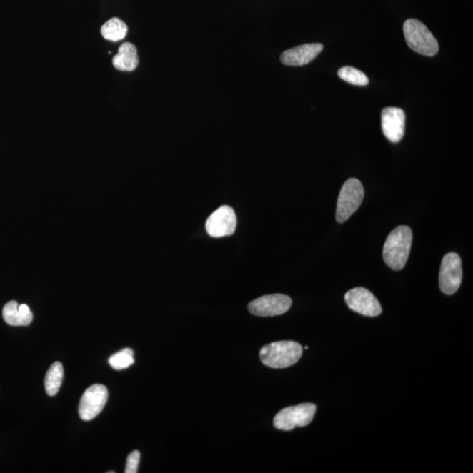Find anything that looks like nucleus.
I'll use <instances>...</instances> for the list:
<instances>
[{"mask_svg": "<svg viewBox=\"0 0 473 473\" xmlns=\"http://www.w3.org/2000/svg\"><path fill=\"white\" fill-rule=\"evenodd\" d=\"M413 234L408 226H402L391 231L383 248V259L390 269L402 270L408 262Z\"/></svg>", "mask_w": 473, "mask_h": 473, "instance_id": "nucleus-1", "label": "nucleus"}, {"mask_svg": "<svg viewBox=\"0 0 473 473\" xmlns=\"http://www.w3.org/2000/svg\"><path fill=\"white\" fill-rule=\"evenodd\" d=\"M302 354V347L294 341H279L262 348L259 358L265 366L282 369L293 366L299 362Z\"/></svg>", "mask_w": 473, "mask_h": 473, "instance_id": "nucleus-2", "label": "nucleus"}, {"mask_svg": "<svg viewBox=\"0 0 473 473\" xmlns=\"http://www.w3.org/2000/svg\"><path fill=\"white\" fill-rule=\"evenodd\" d=\"M407 44L414 52L426 56H436L439 45L435 36L424 23L418 19H409L403 25Z\"/></svg>", "mask_w": 473, "mask_h": 473, "instance_id": "nucleus-3", "label": "nucleus"}, {"mask_svg": "<svg viewBox=\"0 0 473 473\" xmlns=\"http://www.w3.org/2000/svg\"><path fill=\"white\" fill-rule=\"evenodd\" d=\"M364 199V188L362 182L351 178L344 182L337 199L336 220L346 222L359 209Z\"/></svg>", "mask_w": 473, "mask_h": 473, "instance_id": "nucleus-4", "label": "nucleus"}, {"mask_svg": "<svg viewBox=\"0 0 473 473\" xmlns=\"http://www.w3.org/2000/svg\"><path fill=\"white\" fill-rule=\"evenodd\" d=\"M316 410L317 406L313 403H302L297 406L288 407L275 416L274 427L285 432L296 427H305L312 422Z\"/></svg>", "mask_w": 473, "mask_h": 473, "instance_id": "nucleus-5", "label": "nucleus"}, {"mask_svg": "<svg viewBox=\"0 0 473 473\" xmlns=\"http://www.w3.org/2000/svg\"><path fill=\"white\" fill-rule=\"evenodd\" d=\"M463 271L460 256L456 253L446 254L442 261L439 274L441 292L453 294L459 290L462 282Z\"/></svg>", "mask_w": 473, "mask_h": 473, "instance_id": "nucleus-6", "label": "nucleus"}, {"mask_svg": "<svg viewBox=\"0 0 473 473\" xmlns=\"http://www.w3.org/2000/svg\"><path fill=\"white\" fill-rule=\"evenodd\" d=\"M108 400V390L104 385L95 384L84 392L79 403V416L84 421H91L102 412Z\"/></svg>", "mask_w": 473, "mask_h": 473, "instance_id": "nucleus-7", "label": "nucleus"}, {"mask_svg": "<svg viewBox=\"0 0 473 473\" xmlns=\"http://www.w3.org/2000/svg\"><path fill=\"white\" fill-rule=\"evenodd\" d=\"M292 300L282 294H267L251 302L248 305L250 313L259 317L282 315L292 307Z\"/></svg>", "mask_w": 473, "mask_h": 473, "instance_id": "nucleus-8", "label": "nucleus"}, {"mask_svg": "<svg viewBox=\"0 0 473 473\" xmlns=\"http://www.w3.org/2000/svg\"><path fill=\"white\" fill-rule=\"evenodd\" d=\"M348 307L360 315L377 317L381 315L382 308L374 294L364 288H355L344 296Z\"/></svg>", "mask_w": 473, "mask_h": 473, "instance_id": "nucleus-9", "label": "nucleus"}, {"mask_svg": "<svg viewBox=\"0 0 473 473\" xmlns=\"http://www.w3.org/2000/svg\"><path fill=\"white\" fill-rule=\"evenodd\" d=\"M206 231L213 238H222L234 234L236 227V216L234 209L222 206L213 212L206 221Z\"/></svg>", "mask_w": 473, "mask_h": 473, "instance_id": "nucleus-10", "label": "nucleus"}, {"mask_svg": "<svg viewBox=\"0 0 473 473\" xmlns=\"http://www.w3.org/2000/svg\"><path fill=\"white\" fill-rule=\"evenodd\" d=\"M406 115L397 107H387L382 112V128L384 135L393 143L402 141L405 134Z\"/></svg>", "mask_w": 473, "mask_h": 473, "instance_id": "nucleus-11", "label": "nucleus"}, {"mask_svg": "<svg viewBox=\"0 0 473 473\" xmlns=\"http://www.w3.org/2000/svg\"><path fill=\"white\" fill-rule=\"evenodd\" d=\"M324 45L321 44H304L296 48L286 50L281 56L283 64L288 66H302L312 61L323 51Z\"/></svg>", "mask_w": 473, "mask_h": 473, "instance_id": "nucleus-12", "label": "nucleus"}, {"mask_svg": "<svg viewBox=\"0 0 473 473\" xmlns=\"http://www.w3.org/2000/svg\"><path fill=\"white\" fill-rule=\"evenodd\" d=\"M3 317L11 327H26L32 323L33 313L28 305H19L17 302L11 301L3 309Z\"/></svg>", "mask_w": 473, "mask_h": 473, "instance_id": "nucleus-13", "label": "nucleus"}, {"mask_svg": "<svg viewBox=\"0 0 473 473\" xmlns=\"http://www.w3.org/2000/svg\"><path fill=\"white\" fill-rule=\"evenodd\" d=\"M114 68L120 71H134L139 65L136 46L125 42L119 46V53L112 59Z\"/></svg>", "mask_w": 473, "mask_h": 473, "instance_id": "nucleus-14", "label": "nucleus"}, {"mask_svg": "<svg viewBox=\"0 0 473 473\" xmlns=\"http://www.w3.org/2000/svg\"><path fill=\"white\" fill-rule=\"evenodd\" d=\"M128 28L125 22L119 18H112L101 28V34L106 40L119 41L126 37Z\"/></svg>", "mask_w": 473, "mask_h": 473, "instance_id": "nucleus-15", "label": "nucleus"}, {"mask_svg": "<svg viewBox=\"0 0 473 473\" xmlns=\"http://www.w3.org/2000/svg\"><path fill=\"white\" fill-rule=\"evenodd\" d=\"M64 379V367L60 362H56L50 367L45 376V389L46 394L54 397L59 391Z\"/></svg>", "mask_w": 473, "mask_h": 473, "instance_id": "nucleus-16", "label": "nucleus"}, {"mask_svg": "<svg viewBox=\"0 0 473 473\" xmlns=\"http://www.w3.org/2000/svg\"><path fill=\"white\" fill-rule=\"evenodd\" d=\"M337 74L344 82L356 85V86H367L369 84V79L366 74L354 67H350V66L341 68Z\"/></svg>", "mask_w": 473, "mask_h": 473, "instance_id": "nucleus-17", "label": "nucleus"}, {"mask_svg": "<svg viewBox=\"0 0 473 473\" xmlns=\"http://www.w3.org/2000/svg\"><path fill=\"white\" fill-rule=\"evenodd\" d=\"M134 363V352L131 349H124V350L112 355L109 359L110 366L114 370L120 371L126 369Z\"/></svg>", "mask_w": 473, "mask_h": 473, "instance_id": "nucleus-18", "label": "nucleus"}, {"mask_svg": "<svg viewBox=\"0 0 473 473\" xmlns=\"http://www.w3.org/2000/svg\"><path fill=\"white\" fill-rule=\"evenodd\" d=\"M139 459H141V453L139 451H134L130 453L127 457L126 465V473H137Z\"/></svg>", "mask_w": 473, "mask_h": 473, "instance_id": "nucleus-19", "label": "nucleus"}]
</instances>
